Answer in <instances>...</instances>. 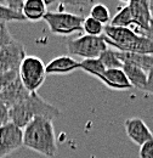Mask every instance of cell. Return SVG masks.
Wrapping results in <instances>:
<instances>
[{
	"instance_id": "6da1fadb",
	"label": "cell",
	"mask_w": 153,
	"mask_h": 158,
	"mask_svg": "<svg viewBox=\"0 0 153 158\" xmlns=\"http://www.w3.org/2000/svg\"><path fill=\"white\" fill-rule=\"evenodd\" d=\"M23 146L41 156L52 158L57 152V143L52 120L37 117L23 129Z\"/></svg>"
},
{
	"instance_id": "7a4b0ae2",
	"label": "cell",
	"mask_w": 153,
	"mask_h": 158,
	"mask_svg": "<svg viewBox=\"0 0 153 158\" xmlns=\"http://www.w3.org/2000/svg\"><path fill=\"white\" fill-rule=\"evenodd\" d=\"M60 114L61 112L57 107L43 100L38 93H31L24 101L10 108V122L23 130L37 117H45L52 120Z\"/></svg>"
},
{
	"instance_id": "3957f363",
	"label": "cell",
	"mask_w": 153,
	"mask_h": 158,
	"mask_svg": "<svg viewBox=\"0 0 153 158\" xmlns=\"http://www.w3.org/2000/svg\"><path fill=\"white\" fill-rule=\"evenodd\" d=\"M84 16L67 11H48L44 16L51 33L57 35H69L83 29Z\"/></svg>"
},
{
	"instance_id": "277c9868",
	"label": "cell",
	"mask_w": 153,
	"mask_h": 158,
	"mask_svg": "<svg viewBox=\"0 0 153 158\" xmlns=\"http://www.w3.org/2000/svg\"><path fill=\"white\" fill-rule=\"evenodd\" d=\"M19 79L29 93H37L46 78V66L37 56H26L19 69Z\"/></svg>"
},
{
	"instance_id": "5b68a950",
	"label": "cell",
	"mask_w": 153,
	"mask_h": 158,
	"mask_svg": "<svg viewBox=\"0 0 153 158\" xmlns=\"http://www.w3.org/2000/svg\"><path fill=\"white\" fill-rule=\"evenodd\" d=\"M108 49V45L105 40V37H91L81 35L76 39H69L67 41V50L69 54L76 55L83 60L98 59L100 55Z\"/></svg>"
},
{
	"instance_id": "8992f818",
	"label": "cell",
	"mask_w": 153,
	"mask_h": 158,
	"mask_svg": "<svg viewBox=\"0 0 153 158\" xmlns=\"http://www.w3.org/2000/svg\"><path fill=\"white\" fill-rule=\"evenodd\" d=\"M23 146V130L9 122L0 128V158H5Z\"/></svg>"
},
{
	"instance_id": "52a82bcc",
	"label": "cell",
	"mask_w": 153,
	"mask_h": 158,
	"mask_svg": "<svg viewBox=\"0 0 153 158\" xmlns=\"http://www.w3.org/2000/svg\"><path fill=\"white\" fill-rule=\"evenodd\" d=\"M26 56L24 46L14 40L0 52V74L7 72H19L21 63Z\"/></svg>"
},
{
	"instance_id": "ba28073f",
	"label": "cell",
	"mask_w": 153,
	"mask_h": 158,
	"mask_svg": "<svg viewBox=\"0 0 153 158\" xmlns=\"http://www.w3.org/2000/svg\"><path fill=\"white\" fill-rule=\"evenodd\" d=\"M124 127L129 139L139 146H142L143 143L153 140L152 131L141 118L137 117L128 118L124 122Z\"/></svg>"
},
{
	"instance_id": "9c48e42d",
	"label": "cell",
	"mask_w": 153,
	"mask_h": 158,
	"mask_svg": "<svg viewBox=\"0 0 153 158\" xmlns=\"http://www.w3.org/2000/svg\"><path fill=\"white\" fill-rule=\"evenodd\" d=\"M29 91L24 88V85L22 84L19 76L16 79H14L11 83H9L2 91L0 93V100L9 107H14L16 105H19V102L24 101L29 96Z\"/></svg>"
},
{
	"instance_id": "30bf717a",
	"label": "cell",
	"mask_w": 153,
	"mask_h": 158,
	"mask_svg": "<svg viewBox=\"0 0 153 158\" xmlns=\"http://www.w3.org/2000/svg\"><path fill=\"white\" fill-rule=\"evenodd\" d=\"M133 19L136 23V29L135 32L139 34H143L150 24H151V14H150V6H148V1L146 0H133L128 2Z\"/></svg>"
},
{
	"instance_id": "8fae6325",
	"label": "cell",
	"mask_w": 153,
	"mask_h": 158,
	"mask_svg": "<svg viewBox=\"0 0 153 158\" xmlns=\"http://www.w3.org/2000/svg\"><path fill=\"white\" fill-rule=\"evenodd\" d=\"M100 80L113 90H130L133 88L122 68L106 69L105 73L100 77Z\"/></svg>"
},
{
	"instance_id": "7c38bea8",
	"label": "cell",
	"mask_w": 153,
	"mask_h": 158,
	"mask_svg": "<svg viewBox=\"0 0 153 158\" xmlns=\"http://www.w3.org/2000/svg\"><path fill=\"white\" fill-rule=\"evenodd\" d=\"M76 69H80V63L68 55L57 56L46 64V74H68Z\"/></svg>"
},
{
	"instance_id": "4fadbf2b",
	"label": "cell",
	"mask_w": 153,
	"mask_h": 158,
	"mask_svg": "<svg viewBox=\"0 0 153 158\" xmlns=\"http://www.w3.org/2000/svg\"><path fill=\"white\" fill-rule=\"evenodd\" d=\"M46 2L43 0H27L24 1L22 15L26 21L31 22H38L44 20V16L46 15Z\"/></svg>"
},
{
	"instance_id": "5bb4252c",
	"label": "cell",
	"mask_w": 153,
	"mask_h": 158,
	"mask_svg": "<svg viewBox=\"0 0 153 158\" xmlns=\"http://www.w3.org/2000/svg\"><path fill=\"white\" fill-rule=\"evenodd\" d=\"M119 56L123 64H131L135 67L141 68L146 73L150 72L153 67V56L152 55H142V54H133V52H123L119 51Z\"/></svg>"
},
{
	"instance_id": "9a60e30c",
	"label": "cell",
	"mask_w": 153,
	"mask_h": 158,
	"mask_svg": "<svg viewBox=\"0 0 153 158\" xmlns=\"http://www.w3.org/2000/svg\"><path fill=\"white\" fill-rule=\"evenodd\" d=\"M122 69L124 71L126 78L130 81L133 88L140 89V90L145 89V85L147 81V73L145 71H142L139 67L131 66V64H123Z\"/></svg>"
},
{
	"instance_id": "2e32d148",
	"label": "cell",
	"mask_w": 153,
	"mask_h": 158,
	"mask_svg": "<svg viewBox=\"0 0 153 158\" xmlns=\"http://www.w3.org/2000/svg\"><path fill=\"white\" fill-rule=\"evenodd\" d=\"M110 24L114 26V27H122V28L134 27V31L136 29V23L133 19V15H131V11H130V7L128 4L119 9V11L115 14L114 17L111 19Z\"/></svg>"
},
{
	"instance_id": "e0dca14e",
	"label": "cell",
	"mask_w": 153,
	"mask_h": 158,
	"mask_svg": "<svg viewBox=\"0 0 153 158\" xmlns=\"http://www.w3.org/2000/svg\"><path fill=\"white\" fill-rule=\"evenodd\" d=\"M98 59L103 63L106 69H113V68H123V62L119 56V51L115 50L113 48L106 49Z\"/></svg>"
},
{
	"instance_id": "ac0fdd59",
	"label": "cell",
	"mask_w": 153,
	"mask_h": 158,
	"mask_svg": "<svg viewBox=\"0 0 153 158\" xmlns=\"http://www.w3.org/2000/svg\"><path fill=\"white\" fill-rule=\"evenodd\" d=\"M80 63V69H83L84 72L89 73L90 76L100 79V77L105 73L106 67L103 66V63L101 62L100 59H88L83 60Z\"/></svg>"
},
{
	"instance_id": "d6986e66",
	"label": "cell",
	"mask_w": 153,
	"mask_h": 158,
	"mask_svg": "<svg viewBox=\"0 0 153 158\" xmlns=\"http://www.w3.org/2000/svg\"><path fill=\"white\" fill-rule=\"evenodd\" d=\"M89 16L93 17L94 20L98 21L100 23H102L103 26H107L108 22H111V14L110 10L106 5L103 4H94L90 7L89 11Z\"/></svg>"
},
{
	"instance_id": "ffe728a7",
	"label": "cell",
	"mask_w": 153,
	"mask_h": 158,
	"mask_svg": "<svg viewBox=\"0 0 153 158\" xmlns=\"http://www.w3.org/2000/svg\"><path fill=\"white\" fill-rule=\"evenodd\" d=\"M83 31L85 32L86 35L101 37V34L105 31V26L102 23H100L98 21L94 20L93 17L88 16L84 19V22H83Z\"/></svg>"
},
{
	"instance_id": "44dd1931",
	"label": "cell",
	"mask_w": 153,
	"mask_h": 158,
	"mask_svg": "<svg viewBox=\"0 0 153 158\" xmlns=\"http://www.w3.org/2000/svg\"><path fill=\"white\" fill-rule=\"evenodd\" d=\"M6 22H26V19L22 14L11 10L5 4H0V23L6 24Z\"/></svg>"
},
{
	"instance_id": "7402d4cb",
	"label": "cell",
	"mask_w": 153,
	"mask_h": 158,
	"mask_svg": "<svg viewBox=\"0 0 153 158\" xmlns=\"http://www.w3.org/2000/svg\"><path fill=\"white\" fill-rule=\"evenodd\" d=\"M14 40L15 39L12 38L11 33L9 32L6 24L2 23L1 27H0V52H1V50H2L4 48H6L7 45H10Z\"/></svg>"
},
{
	"instance_id": "603a6c76",
	"label": "cell",
	"mask_w": 153,
	"mask_h": 158,
	"mask_svg": "<svg viewBox=\"0 0 153 158\" xmlns=\"http://www.w3.org/2000/svg\"><path fill=\"white\" fill-rule=\"evenodd\" d=\"M10 122V108L0 100V128Z\"/></svg>"
},
{
	"instance_id": "cb8c5ba5",
	"label": "cell",
	"mask_w": 153,
	"mask_h": 158,
	"mask_svg": "<svg viewBox=\"0 0 153 158\" xmlns=\"http://www.w3.org/2000/svg\"><path fill=\"white\" fill-rule=\"evenodd\" d=\"M17 77H19V72H7V73H4V74H0V93L2 91V89L9 83H11Z\"/></svg>"
},
{
	"instance_id": "d4e9b609",
	"label": "cell",
	"mask_w": 153,
	"mask_h": 158,
	"mask_svg": "<svg viewBox=\"0 0 153 158\" xmlns=\"http://www.w3.org/2000/svg\"><path fill=\"white\" fill-rule=\"evenodd\" d=\"M140 158H153V140L140 146Z\"/></svg>"
},
{
	"instance_id": "484cf974",
	"label": "cell",
	"mask_w": 153,
	"mask_h": 158,
	"mask_svg": "<svg viewBox=\"0 0 153 158\" xmlns=\"http://www.w3.org/2000/svg\"><path fill=\"white\" fill-rule=\"evenodd\" d=\"M5 5L7 7H10L11 10H14V11H16L19 14H22L23 6H24V1H22V0H9V1L5 2Z\"/></svg>"
},
{
	"instance_id": "4316f807",
	"label": "cell",
	"mask_w": 153,
	"mask_h": 158,
	"mask_svg": "<svg viewBox=\"0 0 153 158\" xmlns=\"http://www.w3.org/2000/svg\"><path fill=\"white\" fill-rule=\"evenodd\" d=\"M143 91H146V93L153 95V67L150 69V72L147 73V81H146V85H145Z\"/></svg>"
},
{
	"instance_id": "83f0119b",
	"label": "cell",
	"mask_w": 153,
	"mask_h": 158,
	"mask_svg": "<svg viewBox=\"0 0 153 158\" xmlns=\"http://www.w3.org/2000/svg\"><path fill=\"white\" fill-rule=\"evenodd\" d=\"M142 35H145V37H147L148 39L151 40L153 43V21H151V24H150V27H148V29L142 34Z\"/></svg>"
},
{
	"instance_id": "f1b7e54d",
	"label": "cell",
	"mask_w": 153,
	"mask_h": 158,
	"mask_svg": "<svg viewBox=\"0 0 153 158\" xmlns=\"http://www.w3.org/2000/svg\"><path fill=\"white\" fill-rule=\"evenodd\" d=\"M148 6H150V14H151V19L153 21V0L148 1Z\"/></svg>"
},
{
	"instance_id": "f546056e",
	"label": "cell",
	"mask_w": 153,
	"mask_h": 158,
	"mask_svg": "<svg viewBox=\"0 0 153 158\" xmlns=\"http://www.w3.org/2000/svg\"><path fill=\"white\" fill-rule=\"evenodd\" d=\"M1 24H2V23H0V27H1Z\"/></svg>"
}]
</instances>
